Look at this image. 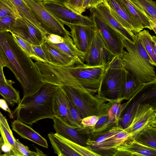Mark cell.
Instances as JSON below:
<instances>
[{"label":"cell","mask_w":156,"mask_h":156,"mask_svg":"<svg viewBox=\"0 0 156 156\" xmlns=\"http://www.w3.org/2000/svg\"><path fill=\"white\" fill-rule=\"evenodd\" d=\"M35 62L43 82L83 89L92 94L98 90L105 68V66H89L77 63L61 66L48 62Z\"/></svg>","instance_id":"obj_1"},{"label":"cell","mask_w":156,"mask_h":156,"mask_svg":"<svg viewBox=\"0 0 156 156\" xmlns=\"http://www.w3.org/2000/svg\"><path fill=\"white\" fill-rule=\"evenodd\" d=\"M0 31V48L6 67L13 73L20 83L23 97L37 91L43 83L38 67L21 48L12 34Z\"/></svg>","instance_id":"obj_2"},{"label":"cell","mask_w":156,"mask_h":156,"mask_svg":"<svg viewBox=\"0 0 156 156\" xmlns=\"http://www.w3.org/2000/svg\"><path fill=\"white\" fill-rule=\"evenodd\" d=\"M59 87L58 86L43 82L35 92L23 97L12 115L16 113L17 119L31 126L41 119H53L55 116L53 98Z\"/></svg>","instance_id":"obj_3"},{"label":"cell","mask_w":156,"mask_h":156,"mask_svg":"<svg viewBox=\"0 0 156 156\" xmlns=\"http://www.w3.org/2000/svg\"><path fill=\"white\" fill-rule=\"evenodd\" d=\"M123 41L126 50L119 56L126 70L144 83L156 80L155 66L140 41L137 38L134 44Z\"/></svg>","instance_id":"obj_4"},{"label":"cell","mask_w":156,"mask_h":156,"mask_svg":"<svg viewBox=\"0 0 156 156\" xmlns=\"http://www.w3.org/2000/svg\"><path fill=\"white\" fill-rule=\"evenodd\" d=\"M127 71L120 57L114 56L105 66L96 96L107 102H121Z\"/></svg>","instance_id":"obj_5"},{"label":"cell","mask_w":156,"mask_h":156,"mask_svg":"<svg viewBox=\"0 0 156 156\" xmlns=\"http://www.w3.org/2000/svg\"><path fill=\"white\" fill-rule=\"evenodd\" d=\"M131 138L130 135L119 125L99 136L88 137L86 147L101 156H113L118 147Z\"/></svg>","instance_id":"obj_6"},{"label":"cell","mask_w":156,"mask_h":156,"mask_svg":"<svg viewBox=\"0 0 156 156\" xmlns=\"http://www.w3.org/2000/svg\"><path fill=\"white\" fill-rule=\"evenodd\" d=\"M60 87L78 109L83 118L96 115L104 103L107 102L94 96L85 89L64 85Z\"/></svg>","instance_id":"obj_7"},{"label":"cell","mask_w":156,"mask_h":156,"mask_svg":"<svg viewBox=\"0 0 156 156\" xmlns=\"http://www.w3.org/2000/svg\"><path fill=\"white\" fill-rule=\"evenodd\" d=\"M23 0L48 34H55L63 38L70 35L64 24L48 11L42 3L35 0Z\"/></svg>","instance_id":"obj_8"},{"label":"cell","mask_w":156,"mask_h":156,"mask_svg":"<svg viewBox=\"0 0 156 156\" xmlns=\"http://www.w3.org/2000/svg\"><path fill=\"white\" fill-rule=\"evenodd\" d=\"M151 127H156V109L148 104L140 103L131 123L124 129L134 138L143 130Z\"/></svg>","instance_id":"obj_9"},{"label":"cell","mask_w":156,"mask_h":156,"mask_svg":"<svg viewBox=\"0 0 156 156\" xmlns=\"http://www.w3.org/2000/svg\"><path fill=\"white\" fill-rule=\"evenodd\" d=\"M114 56L97 28L90 45L85 54V63L89 66H105Z\"/></svg>","instance_id":"obj_10"},{"label":"cell","mask_w":156,"mask_h":156,"mask_svg":"<svg viewBox=\"0 0 156 156\" xmlns=\"http://www.w3.org/2000/svg\"><path fill=\"white\" fill-rule=\"evenodd\" d=\"M54 152L58 156H100L87 147L81 146L55 133L48 134Z\"/></svg>","instance_id":"obj_11"},{"label":"cell","mask_w":156,"mask_h":156,"mask_svg":"<svg viewBox=\"0 0 156 156\" xmlns=\"http://www.w3.org/2000/svg\"><path fill=\"white\" fill-rule=\"evenodd\" d=\"M44 7L63 24L81 25L94 26L95 21L90 16L77 14L65 6L49 2L42 3Z\"/></svg>","instance_id":"obj_12"},{"label":"cell","mask_w":156,"mask_h":156,"mask_svg":"<svg viewBox=\"0 0 156 156\" xmlns=\"http://www.w3.org/2000/svg\"><path fill=\"white\" fill-rule=\"evenodd\" d=\"M90 11L97 28L113 55L119 56L124 50L123 39L92 9Z\"/></svg>","instance_id":"obj_13"},{"label":"cell","mask_w":156,"mask_h":156,"mask_svg":"<svg viewBox=\"0 0 156 156\" xmlns=\"http://www.w3.org/2000/svg\"><path fill=\"white\" fill-rule=\"evenodd\" d=\"M112 16L127 30L136 35L144 29L119 0H103Z\"/></svg>","instance_id":"obj_14"},{"label":"cell","mask_w":156,"mask_h":156,"mask_svg":"<svg viewBox=\"0 0 156 156\" xmlns=\"http://www.w3.org/2000/svg\"><path fill=\"white\" fill-rule=\"evenodd\" d=\"M9 32L34 45H41L45 37L37 28L21 17L16 18Z\"/></svg>","instance_id":"obj_15"},{"label":"cell","mask_w":156,"mask_h":156,"mask_svg":"<svg viewBox=\"0 0 156 156\" xmlns=\"http://www.w3.org/2000/svg\"><path fill=\"white\" fill-rule=\"evenodd\" d=\"M96 24V23H95ZM71 29L70 36L76 48L85 54L87 51L97 29L94 26L68 24Z\"/></svg>","instance_id":"obj_16"},{"label":"cell","mask_w":156,"mask_h":156,"mask_svg":"<svg viewBox=\"0 0 156 156\" xmlns=\"http://www.w3.org/2000/svg\"><path fill=\"white\" fill-rule=\"evenodd\" d=\"M108 23L123 39L132 44L137 40V35L126 29L112 16L109 8L104 1L94 8H92Z\"/></svg>","instance_id":"obj_17"},{"label":"cell","mask_w":156,"mask_h":156,"mask_svg":"<svg viewBox=\"0 0 156 156\" xmlns=\"http://www.w3.org/2000/svg\"><path fill=\"white\" fill-rule=\"evenodd\" d=\"M52 119L53 127L56 133L69 140L86 147L87 139L79 132V127L69 124L57 116H55Z\"/></svg>","instance_id":"obj_18"},{"label":"cell","mask_w":156,"mask_h":156,"mask_svg":"<svg viewBox=\"0 0 156 156\" xmlns=\"http://www.w3.org/2000/svg\"><path fill=\"white\" fill-rule=\"evenodd\" d=\"M156 156V149L130 139L118 147L113 156Z\"/></svg>","instance_id":"obj_19"},{"label":"cell","mask_w":156,"mask_h":156,"mask_svg":"<svg viewBox=\"0 0 156 156\" xmlns=\"http://www.w3.org/2000/svg\"><path fill=\"white\" fill-rule=\"evenodd\" d=\"M114 103L108 102L104 103L96 114L98 119L96 124L93 126L90 127V133L88 138L99 136L108 131L113 127L117 126L109 120L107 114L109 109Z\"/></svg>","instance_id":"obj_20"},{"label":"cell","mask_w":156,"mask_h":156,"mask_svg":"<svg viewBox=\"0 0 156 156\" xmlns=\"http://www.w3.org/2000/svg\"><path fill=\"white\" fill-rule=\"evenodd\" d=\"M69 100L66 94L59 87L55 94L53 100V110L55 116H58L73 126L69 109Z\"/></svg>","instance_id":"obj_21"},{"label":"cell","mask_w":156,"mask_h":156,"mask_svg":"<svg viewBox=\"0 0 156 156\" xmlns=\"http://www.w3.org/2000/svg\"><path fill=\"white\" fill-rule=\"evenodd\" d=\"M11 126L12 130L21 137L45 148L48 147L47 140L27 124L16 119L12 122Z\"/></svg>","instance_id":"obj_22"},{"label":"cell","mask_w":156,"mask_h":156,"mask_svg":"<svg viewBox=\"0 0 156 156\" xmlns=\"http://www.w3.org/2000/svg\"><path fill=\"white\" fill-rule=\"evenodd\" d=\"M63 38V42L59 44H53L45 39L44 41L57 50L72 58L77 63H85V54L76 48L70 36L69 35Z\"/></svg>","instance_id":"obj_23"},{"label":"cell","mask_w":156,"mask_h":156,"mask_svg":"<svg viewBox=\"0 0 156 156\" xmlns=\"http://www.w3.org/2000/svg\"><path fill=\"white\" fill-rule=\"evenodd\" d=\"M48 62L58 66H68L77 63L72 58L57 50L44 41L41 45Z\"/></svg>","instance_id":"obj_24"},{"label":"cell","mask_w":156,"mask_h":156,"mask_svg":"<svg viewBox=\"0 0 156 156\" xmlns=\"http://www.w3.org/2000/svg\"><path fill=\"white\" fill-rule=\"evenodd\" d=\"M145 84L127 71L123 84L122 99L131 100L140 91Z\"/></svg>","instance_id":"obj_25"},{"label":"cell","mask_w":156,"mask_h":156,"mask_svg":"<svg viewBox=\"0 0 156 156\" xmlns=\"http://www.w3.org/2000/svg\"><path fill=\"white\" fill-rule=\"evenodd\" d=\"M126 7L129 12L143 26L152 30L151 26L156 25L152 22L146 13L131 0H119Z\"/></svg>","instance_id":"obj_26"},{"label":"cell","mask_w":156,"mask_h":156,"mask_svg":"<svg viewBox=\"0 0 156 156\" xmlns=\"http://www.w3.org/2000/svg\"><path fill=\"white\" fill-rule=\"evenodd\" d=\"M12 0L21 17L32 24L45 36L48 34L35 18L30 8L23 0Z\"/></svg>","instance_id":"obj_27"},{"label":"cell","mask_w":156,"mask_h":156,"mask_svg":"<svg viewBox=\"0 0 156 156\" xmlns=\"http://www.w3.org/2000/svg\"><path fill=\"white\" fill-rule=\"evenodd\" d=\"M13 82L10 80L7 83L0 82V94L11 106L19 104L21 100L19 91L12 85Z\"/></svg>","instance_id":"obj_28"},{"label":"cell","mask_w":156,"mask_h":156,"mask_svg":"<svg viewBox=\"0 0 156 156\" xmlns=\"http://www.w3.org/2000/svg\"><path fill=\"white\" fill-rule=\"evenodd\" d=\"M153 93L151 90L147 92H145L141 95L139 100L133 103L128 107L124 114L121 117L119 122V125L124 129L127 128L131 123L134 117L136 108L137 104L145 99L152 96Z\"/></svg>","instance_id":"obj_29"},{"label":"cell","mask_w":156,"mask_h":156,"mask_svg":"<svg viewBox=\"0 0 156 156\" xmlns=\"http://www.w3.org/2000/svg\"><path fill=\"white\" fill-rule=\"evenodd\" d=\"M134 139L144 145L156 149V127H151L143 130Z\"/></svg>","instance_id":"obj_30"},{"label":"cell","mask_w":156,"mask_h":156,"mask_svg":"<svg viewBox=\"0 0 156 156\" xmlns=\"http://www.w3.org/2000/svg\"><path fill=\"white\" fill-rule=\"evenodd\" d=\"M151 35L148 30H142L137 35V38L140 41L144 48L148 54L153 65L156 66V54L153 51L151 44Z\"/></svg>","instance_id":"obj_31"},{"label":"cell","mask_w":156,"mask_h":156,"mask_svg":"<svg viewBox=\"0 0 156 156\" xmlns=\"http://www.w3.org/2000/svg\"><path fill=\"white\" fill-rule=\"evenodd\" d=\"M143 10L153 22L156 23V2L152 0H131Z\"/></svg>","instance_id":"obj_32"},{"label":"cell","mask_w":156,"mask_h":156,"mask_svg":"<svg viewBox=\"0 0 156 156\" xmlns=\"http://www.w3.org/2000/svg\"><path fill=\"white\" fill-rule=\"evenodd\" d=\"M131 100H129L127 102L123 104H121V102L114 103L107 112L109 120L112 123H115L116 126H119L121 119V114Z\"/></svg>","instance_id":"obj_33"},{"label":"cell","mask_w":156,"mask_h":156,"mask_svg":"<svg viewBox=\"0 0 156 156\" xmlns=\"http://www.w3.org/2000/svg\"><path fill=\"white\" fill-rule=\"evenodd\" d=\"M8 15L20 17L12 0H0V18Z\"/></svg>","instance_id":"obj_34"},{"label":"cell","mask_w":156,"mask_h":156,"mask_svg":"<svg viewBox=\"0 0 156 156\" xmlns=\"http://www.w3.org/2000/svg\"><path fill=\"white\" fill-rule=\"evenodd\" d=\"M12 35L16 43L29 56L36 62H41V60L34 52L31 44L15 35Z\"/></svg>","instance_id":"obj_35"},{"label":"cell","mask_w":156,"mask_h":156,"mask_svg":"<svg viewBox=\"0 0 156 156\" xmlns=\"http://www.w3.org/2000/svg\"><path fill=\"white\" fill-rule=\"evenodd\" d=\"M69 115L73 126L76 127H82L83 126L81 125V122L83 117L74 103L69 98Z\"/></svg>","instance_id":"obj_36"},{"label":"cell","mask_w":156,"mask_h":156,"mask_svg":"<svg viewBox=\"0 0 156 156\" xmlns=\"http://www.w3.org/2000/svg\"><path fill=\"white\" fill-rule=\"evenodd\" d=\"M15 144L17 149L20 152L22 156H46L44 153L38 148L35 147L36 151H30L27 146L21 143L18 139L15 138Z\"/></svg>","instance_id":"obj_37"},{"label":"cell","mask_w":156,"mask_h":156,"mask_svg":"<svg viewBox=\"0 0 156 156\" xmlns=\"http://www.w3.org/2000/svg\"><path fill=\"white\" fill-rule=\"evenodd\" d=\"M0 133L1 135L4 134L8 142L12 147L15 156H22L20 152L17 149L16 144L15 137L11 134L5 126L0 121Z\"/></svg>","instance_id":"obj_38"},{"label":"cell","mask_w":156,"mask_h":156,"mask_svg":"<svg viewBox=\"0 0 156 156\" xmlns=\"http://www.w3.org/2000/svg\"><path fill=\"white\" fill-rule=\"evenodd\" d=\"M17 17L8 15L0 18V31L9 30Z\"/></svg>","instance_id":"obj_39"},{"label":"cell","mask_w":156,"mask_h":156,"mask_svg":"<svg viewBox=\"0 0 156 156\" xmlns=\"http://www.w3.org/2000/svg\"><path fill=\"white\" fill-rule=\"evenodd\" d=\"M83 0H68L65 6L73 12L82 14L85 11L83 7Z\"/></svg>","instance_id":"obj_40"},{"label":"cell","mask_w":156,"mask_h":156,"mask_svg":"<svg viewBox=\"0 0 156 156\" xmlns=\"http://www.w3.org/2000/svg\"><path fill=\"white\" fill-rule=\"evenodd\" d=\"M98 119V116L96 115L85 117L82 119L81 125L85 127L93 126L96 124Z\"/></svg>","instance_id":"obj_41"},{"label":"cell","mask_w":156,"mask_h":156,"mask_svg":"<svg viewBox=\"0 0 156 156\" xmlns=\"http://www.w3.org/2000/svg\"><path fill=\"white\" fill-rule=\"evenodd\" d=\"M31 47L35 54L41 60V62H48L45 54L41 45L31 44Z\"/></svg>","instance_id":"obj_42"},{"label":"cell","mask_w":156,"mask_h":156,"mask_svg":"<svg viewBox=\"0 0 156 156\" xmlns=\"http://www.w3.org/2000/svg\"><path fill=\"white\" fill-rule=\"evenodd\" d=\"M44 39L52 43L57 44L62 43L64 41V38L57 35L49 34L46 35Z\"/></svg>","instance_id":"obj_43"},{"label":"cell","mask_w":156,"mask_h":156,"mask_svg":"<svg viewBox=\"0 0 156 156\" xmlns=\"http://www.w3.org/2000/svg\"><path fill=\"white\" fill-rule=\"evenodd\" d=\"M103 1V0H83V8L86 11V9L95 7Z\"/></svg>","instance_id":"obj_44"},{"label":"cell","mask_w":156,"mask_h":156,"mask_svg":"<svg viewBox=\"0 0 156 156\" xmlns=\"http://www.w3.org/2000/svg\"><path fill=\"white\" fill-rule=\"evenodd\" d=\"M0 108L6 112H8L11 118H13L12 112L9 108L5 100L0 98Z\"/></svg>","instance_id":"obj_45"},{"label":"cell","mask_w":156,"mask_h":156,"mask_svg":"<svg viewBox=\"0 0 156 156\" xmlns=\"http://www.w3.org/2000/svg\"><path fill=\"white\" fill-rule=\"evenodd\" d=\"M41 3L49 2L55 3L61 5L65 6V4L68 0H35Z\"/></svg>","instance_id":"obj_46"},{"label":"cell","mask_w":156,"mask_h":156,"mask_svg":"<svg viewBox=\"0 0 156 156\" xmlns=\"http://www.w3.org/2000/svg\"><path fill=\"white\" fill-rule=\"evenodd\" d=\"M0 121L5 126L6 128L9 131L10 133L13 134L12 132L11 129L7 121L5 118V117L4 116L1 112H0Z\"/></svg>","instance_id":"obj_47"},{"label":"cell","mask_w":156,"mask_h":156,"mask_svg":"<svg viewBox=\"0 0 156 156\" xmlns=\"http://www.w3.org/2000/svg\"><path fill=\"white\" fill-rule=\"evenodd\" d=\"M3 68L0 66V82L7 83H8L9 80H7L5 78L3 73Z\"/></svg>","instance_id":"obj_48"},{"label":"cell","mask_w":156,"mask_h":156,"mask_svg":"<svg viewBox=\"0 0 156 156\" xmlns=\"http://www.w3.org/2000/svg\"><path fill=\"white\" fill-rule=\"evenodd\" d=\"M151 41L152 48L155 54H156V37L154 35H151Z\"/></svg>","instance_id":"obj_49"},{"label":"cell","mask_w":156,"mask_h":156,"mask_svg":"<svg viewBox=\"0 0 156 156\" xmlns=\"http://www.w3.org/2000/svg\"><path fill=\"white\" fill-rule=\"evenodd\" d=\"M6 64L3 55L0 48V66L2 67H6Z\"/></svg>","instance_id":"obj_50"},{"label":"cell","mask_w":156,"mask_h":156,"mask_svg":"<svg viewBox=\"0 0 156 156\" xmlns=\"http://www.w3.org/2000/svg\"><path fill=\"white\" fill-rule=\"evenodd\" d=\"M4 144V142L2 137H0V150L1 151V147L3 144ZM2 152V151H1Z\"/></svg>","instance_id":"obj_51"},{"label":"cell","mask_w":156,"mask_h":156,"mask_svg":"<svg viewBox=\"0 0 156 156\" xmlns=\"http://www.w3.org/2000/svg\"><path fill=\"white\" fill-rule=\"evenodd\" d=\"M2 153V152L0 150V154H1Z\"/></svg>","instance_id":"obj_52"}]
</instances>
